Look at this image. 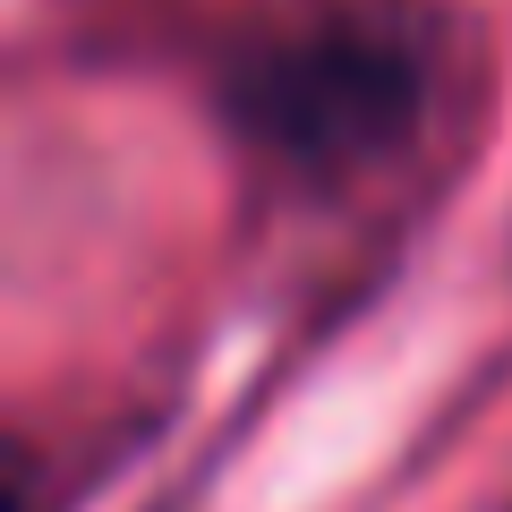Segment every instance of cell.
<instances>
[{
	"mask_svg": "<svg viewBox=\"0 0 512 512\" xmlns=\"http://www.w3.org/2000/svg\"><path fill=\"white\" fill-rule=\"evenodd\" d=\"M222 103L265 154L299 171H350L419 120V60L402 52V35L325 26L256 52Z\"/></svg>",
	"mask_w": 512,
	"mask_h": 512,
	"instance_id": "6da1fadb",
	"label": "cell"
}]
</instances>
